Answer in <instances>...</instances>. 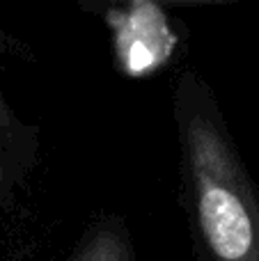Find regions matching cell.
Listing matches in <instances>:
<instances>
[{
    "label": "cell",
    "mask_w": 259,
    "mask_h": 261,
    "mask_svg": "<svg viewBox=\"0 0 259 261\" xmlns=\"http://www.w3.org/2000/svg\"><path fill=\"white\" fill-rule=\"evenodd\" d=\"M197 222L216 261H259V202L227 135L206 113L184 122Z\"/></svg>",
    "instance_id": "1"
},
{
    "label": "cell",
    "mask_w": 259,
    "mask_h": 261,
    "mask_svg": "<svg viewBox=\"0 0 259 261\" xmlns=\"http://www.w3.org/2000/svg\"><path fill=\"white\" fill-rule=\"evenodd\" d=\"M71 261H133L126 241L113 229H99L85 241Z\"/></svg>",
    "instance_id": "2"
},
{
    "label": "cell",
    "mask_w": 259,
    "mask_h": 261,
    "mask_svg": "<svg viewBox=\"0 0 259 261\" xmlns=\"http://www.w3.org/2000/svg\"><path fill=\"white\" fill-rule=\"evenodd\" d=\"M5 119H7V113H5V108H3V106H0V126H3V124H5Z\"/></svg>",
    "instance_id": "3"
}]
</instances>
